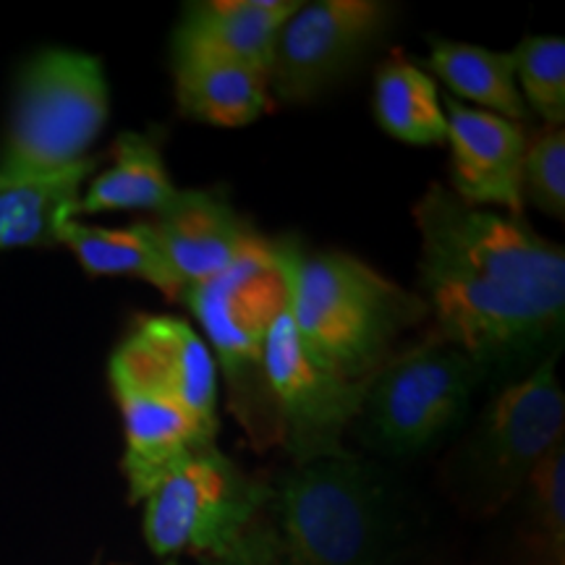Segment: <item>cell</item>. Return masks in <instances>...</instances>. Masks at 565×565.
<instances>
[{
	"label": "cell",
	"mask_w": 565,
	"mask_h": 565,
	"mask_svg": "<svg viewBox=\"0 0 565 565\" xmlns=\"http://www.w3.org/2000/svg\"><path fill=\"white\" fill-rule=\"evenodd\" d=\"M207 565H278L275 532L263 526V521H259L231 555L221 557V561H207Z\"/></svg>",
	"instance_id": "cell-25"
},
{
	"label": "cell",
	"mask_w": 565,
	"mask_h": 565,
	"mask_svg": "<svg viewBox=\"0 0 565 565\" xmlns=\"http://www.w3.org/2000/svg\"><path fill=\"white\" fill-rule=\"evenodd\" d=\"M175 103L194 121L212 126H249L273 108L270 76L246 63L215 55L173 58Z\"/></svg>",
	"instance_id": "cell-16"
},
{
	"label": "cell",
	"mask_w": 565,
	"mask_h": 565,
	"mask_svg": "<svg viewBox=\"0 0 565 565\" xmlns=\"http://www.w3.org/2000/svg\"><path fill=\"white\" fill-rule=\"evenodd\" d=\"M265 380L278 414L280 445L296 466L349 456L343 435L362 412L364 383H351L303 349L288 307L273 322L265 343Z\"/></svg>",
	"instance_id": "cell-9"
},
{
	"label": "cell",
	"mask_w": 565,
	"mask_h": 565,
	"mask_svg": "<svg viewBox=\"0 0 565 565\" xmlns=\"http://www.w3.org/2000/svg\"><path fill=\"white\" fill-rule=\"evenodd\" d=\"M166 565H181V563H175V561H168Z\"/></svg>",
	"instance_id": "cell-26"
},
{
	"label": "cell",
	"mask_w": 565,
	"mask_h": 565,
	"mask_svg": "<svg viewBox=\"0 0 565 565\" xmlns=\"http://www.w3.org/2000/svg\"><path fill=\"white\" fill-rule=\"evenodd\" d=\"M150 223L168 265L186 288L217 278L265 244L242 212L221 192L207 189H179L175 200Z\"/></svg>",
	"instance_id": "cell-13"
},
{
	"label": "cell",
	"mask_w": 565,
	"mask_h": 565,
	"mask_svg": "<svg viewBox=\"0 0 565 565\" xmlns=\"http://www.w3.org/2000/svg\"><path fill=\"white\" fill-rule=\"evenodd\" d=\"M515 82L526 108L536 110L547 126L565 121V40L555 34L524 38L513 51Z\"/></svg>",
	"instance_id": "cell-22"
},
{
	"label": "cell",
	"mask_w": 565,
	"mask_h": 565,
	"mask_svg": "<svg viewBox=\"0 0 565 565\" xmlns=\"http://www.w3.org/2000/svg\"><path fill=\"white\" fill-rule=\"evenodd\" d=\"M529 519L547 553L563 565L565 553V445H555L526 479Z\"/></svg>",
	"instance_id": "cell-24"
},
{
	"label": "cell",
	"mask_w": 565,
	"mask_h": 565,
	"mask_svg": "<svg viewBox=\"0 0 565 565\" xmlns=\"http://www.w3.org/2000/svg\"><path fill=\"white\" fill-rule=\"evenodd\" d=\"M450 141V192L469 207L524 217L521 173L529 134L519 121L445 97Z\"/></svg>",
	"instance_id": "cell-12"
},
{
	"label": "cell",
	"mask_w": 565,
	"mask_h": 565,
	"mask_svg": "<svg viewBox=\"0 0 565 565\" xmlns=\"http://www.w3.org/2000/svg\"><path fill=\"white\" fill-rule=\"evenodd\" d=\"M110 383L173 401L196 419L221 427V377L210 345L186 320L171 315L139 317L110 359Z\"/></svg>",
	"instance_id": "cell-11"
},
{
	"label": "cell",
	"mask_w": 565,
	"mask_h": 565,
	"mask_svg": "<svg viewBox=\"0 0 565 565\" xmlns=\"http://www.w3.org/2000/svg\"><path fill=\"white\" fill-rule=\"evenodd\" d=\"M110 385L124 416V475L129 482V498L131 503L139 500L145 503L147 494L183 458L202 448H212L221 427L196 419L186 408L160 395L124 383Z\"/></svg>",
	"instance_id": "cell-14"
},
{
	"label": "cell",
	"mask_w": 565,
	"mask_h": 565,
	"mask_svg": "<svg viewBox=\"0 0 565 565\" xmlns=\"http://www.w3.org/2000/svg\"><path fill=\"white\" fill-rule=\"evenodd\" d=\"M97 158L38 179L0 175V252L58 244V231L76 221L82 186L97 171Z\"/></svg>",
	"instance_id": "cell-17"
},
{
	"label": "cell",
	"mask_w": 565,
	"mask_h": 565,
	"mask_svg": "<svg viewBox=\"0 0 565 565\" xmlns=\"http://www.w3.org/2000/svg\"><path fill=\"white\" fill-rule=\"evenodd\" d=\"M299 6L301 0H194L175 24L173 58L215 55L270 76L280 30Z\"/></svg>",
	"instance_id": "cell-15"
},
{
	"label": "cell",
	"mask_w": 565,
	"mask_h": 565,
	"mask_svg": "<svg viewBox=\"0 0 565 565\" xmlns=\"http://www.w3.org/2000/svg\"><path fill=\"white\" fill-rule=\"evenodd\" d=\"M419 296L433 338L463 351L479 372L545 362L561 351L565 249L524 217L469 207L433 183L416 202Z\"/></svg>",
	"instance_id": "cell-1"
},
{
	"label": "cell",
	"mask_w": 565,
	"mask_h": 565,
	"mask_svg": "<svg viewBox=\"0 0 565 565\" xmlns=\"http://www.w3.org/2000/svg\"><path fill=\"white\" fill-rule=\"evenodd\" d=\"M286 275L288 312L317 362L364 383L395 353L401 338L427 317L422 296L343 252H309L299 242H270Z\"/></svg>",
	"instance_id": "cell-2"
},
{
	"label": "cell",
	"mask_w": 565,
	"mask_h": 565,
	"mask_svg": "<svg viewBox=\"0 0 565 565\" xmlns=\"http://www.w3.org/2000/svg\"><path fill=\"white\" fill-rule=\"evenodd\" d=\"M270 503L278 565H387L398 545L391 487L351 454L296 466Z\"/></svg>",
	"instance_id": "cell-3"
},
{
	"label": "cell",
	"mask_w": 565,
	"mask_h": 565,
	"mask_svg": "<svg viewBox=\"0 0 565 565\" xmlns=\"http://www.w3.org/2000/svg\"><path fill=\"white\" fill-rule=\"evenodd\" d=\"M58 244H66L89 275L145 280L168 301H183L186 294V286L168 265L150 221L131 223L126 228H100L68 221L58 231Z\"/></svg>",
	"instance_id": "cell-18"
},
{
	"label": "cell",
	"mask_w": 565,
	"mask_h": 565,
	"mask_svg": "<svg viewBox=\"0 0 565 565\" xmlns=\"http://www.w3.org/2000/svg\"><path fill=\"white\" fill-rule=\"evenodd\" d=\"M427 66L448 84L456 97L479 105V110L519 124L529 118V108L515 82L513 53L433 38Z\"/></svg>",
	"instance_id": "cell-20"
},
{
	"label": "cell",
	"mask_w": 565,
	"mask_h": 565,
	"mask_svg": "<svg viewBox=\"0 0 565 565\" xmlns=\"http://www.w3.org/2000/svg\"><path fill=\"white\" fill-rule=\"evenodd\" d=\"M374 116L391 137L406 145H443L448 139V118L435 79L401 51L374 74Z\"/></svg>",
	"instance_id": "cell-21"
},
{
	"label": "cell",
	"mask_w": 565,
	"mask_h": 565,
	"mask_svg": "<svg viewBox=\"0 0 565 565\" xmlns=\"http://www.w3.org/2000/svg\"><path fill=\"white\" fill-rule=\"evenodd\" d=\"M179 186L171 181L160 145L152 134L126 131L113 150V166L97 173L76 204V221L82 215L116 210H141L158 215L175 200Z\"/></svg>",
	"instance_id": "cell-19"
},
{
	"label": "cell",
	"mask_w": 565,
	"mask_h": 565,
	"mask_svg": "<svg viewBox=\"0 0 565 565\" xmlns=\"http://www.w3.org/2000/svg\"><path fill=\"white\" fill-rule=\"evenodd\" d=\"M110 89L103 61L79 51H42L21 68L0 175L38 179L89 158L108 124Z\"/></svg>",
	"instance_id": "cell-5"
},
{
	"label": "cell",
	"mask_w": 565,
	"mask_h": 565,
	"mask_svg": "<svg viewBox=\"0 0 565 565\" xmlns=\"http://www.w3.org/2000/svg\"><path fill=\"white\" fill-rule=\"evenodd\" d=\"M270 492L217 445L196 450L145 498L147 545L160 557L189 553L221 561L259 524Z\"/></svg>",
	"instance_id": "cell-8"
},
{
	"label": "cell",
	"mask_w": 565,
	"mask_h": 565,
	"mask_svg": "<svg viewBox=\"0 0 565 565\" xmlns=\"http://www.w3.org/2000/svg\"><path fill=\"white\" fill-rule=\"evenodd\" d=\"M557 353L503 387L454 461V487L466 508L494 513L503 508L536 463L563 443L565 395L557 380Z\"/></svg>",
	"instance_id": "cell-6"
},
{
	"label": "cell",
	"mask_w": 565,
	"mask_h": 565,
	"mask_svg": "<svg viewBox=\"0 0 565 565\" xmlns=\"http://www.w3.org/2000/svg\"><path fill=\"white\" fill-rule=\"evenodd\" d=\"M393 6L380 0L301 3L280 30L270 66V97L312 103L341 84L383 38Z\"/></svg>",
	"instance_id": "cell-10"
},
{
	"label": "cell",
	"mask_w": 565,
	"mask_h": 565,
	"mask_svg": "<svg viewBox=\"0 0 565 565\" xmlns=\"http://www.w3.org/2000/svg\"><path fill=\"white\" fill-rule=\"evenodd\" d=\"M484 374L454 345L429 338L395 351L366 380L353 427L364 443L387 456H416L461 422Z\"/></svg>",
	"instance_id": "cell-7"
},
{
	"label": "cell",
	"mask_w": 565,
	"mask_h": 565,
	"mask_svg": "<svg viewBox=\"0 0 565 565\" xmlns=\"http://www.w3.org/2000/svg\"><path fill=\"white\" fill-rule=\"evenodd\" d=\"M192 309L228 393L231 412L257 448L280 443L278 414L265 380V343L273 322L288 307L286 275L270 242L244 254L236 265L200 286H189Z\"/></svg>",
	"instance_id": "cell-4"
},
{
	"label": "cell",
	"mask_w": 565,
	"mask_h": 565,
	"mask_svg": "<svg viewBox=\"0 0 565 565\" xmlns=\"http://www.w3.org/2000/svg\"><path fill=\"white\" fill-rule=\"evenodd\" d=\"M521 200L545 215L565 217V131L563 126H545L540 137L529 139Z\"/></svg>",
	"instance_id": "cell-23"
}]
</instances>
